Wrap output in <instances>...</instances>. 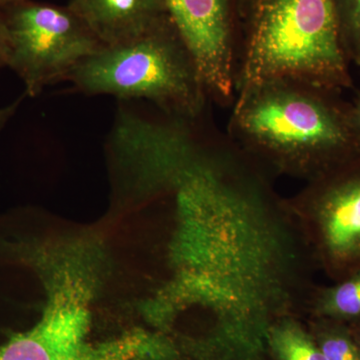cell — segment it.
I'll return each mask as SVG.
<instances>
[{
    "mask_svg": "<svg viewBox=\"0 0 360 360\" xmlns=\"http://www.w3.org/2000/svg\"><path fill=\"white\" fill-rule=\"evenodd\" d=\"M226 134L248 155L317 176L360 153L352 104L341 92L296 80L238 92Z\"/></svg>",
    "mask_w": 360,
    "mask_h": 360,
    "instance_id": "1",
    "label": "cell"
},
{
    "mask_svg": "<svg viewBox=\"0 0 360 360\" xmlns=\"http://www.w3.org/2000/svg\"><path fill=\"white\" fill-rule=\"evenodd\" d=\"M236 92L276 79L354 89L335 0H245Z\"/></svg>",
    "mask_w": 360,
    "mask_h": 360,
    "instance_id": "2",
    "label": "cell"
},
{
    "mask_svg": "<svg viewBox=\"0 0 360 360\" xmlns=\"http://www.w3.org/2000/svg\"><path fill=\"white\" fill-rule=\"evenodd\" d=\"M85 96L144 99L165 115L196 118L210 103L195 61L169 18L139 37L103 45L70 73Z\"/></svg>",
    "mask_w": 360,
    "mask_h": 360,
    "instance_id": "3",
    "label": "cell"
},
{
    "mask_svg": "<svg viewBox=\"0 0 360 360\" xmlns=\"http://www.w3.org/2000/svg\"><path fill=\"white\" fill-rule=\"evenodd\" d=\"M79 283L68 277L49 297L32 328L9 333L0 345V360H174L176 352L167 341L144 331L113 340H90L91 319Z\"/></svg>",
    "mask_w": 360,
    "mask_h": 360,
    "instance_id": "4",
    "label": "cell"
},
{
    "mask_svg": "<svg viewBox=\"0 0 360 360\" xmlns=\"http://www.w3.org/2000/svg\"><path fill=\"white\" fill-rule=\"evenodd\" d=\"M6 66L20 77L28 96L66 82L103 44L70 6L20 0L0 8Z\"/></svg>",
    "mask_w": 360,
    "mask_h": 360,
    "instance_id": "5",
    "label": "cell"
},
{
    "mask_svg": "<svg viewBox=\"0 0 360 360\" xmlns=\"http://www.w3.org/2000/svg\"><path fill=\"white\" fill-rule=\"evenodd\" d=\"M168 18L195 61L210 103L236 101L240 8L236 0H165Z\"/></svg>",
    "mask_w": 360,
    "mask_h": 360,
    "instance_id": "6",
    "label": "cell"
},
{
    "mask_svg": "<svg viewBox=\"0 0 360 360\" xmlns=\"http://www.w3.org/2000/svg\"><path fill=\"white\" fill-rule=\"evenodd\" d=\"M328 250L335 257L360 255V153L317 176L309 194Z\"/></svg>",
    "mask_w": 360,
    "mask_h": 360,
    "instance_id": "7",
    "label": "cell"
},
{
    "mask_svg": "<svg viewBox=\"0 0 360 360\" xmlns=\"http://www.w3.org/2000/svg\"><path fill=\"white\" fill-rule=\"evenodd\" d=\"M68 6L103 45L134 39L168 18L165 0H70Z\"/></svg>",
    "mask_w": 360,
    "mask_h": 360,
    "instance_id": "8",
    "label": "cell"
},
{
    "mask_svg": "<svg viewBox=\"0 0 360 360\" xmlns=\"http://www.w3.org/2000/svg\"><path fill=\"white\" fill-rule=\"evenodd\" d=\"M267 341L277 360H326L315 338L295 323L274 326Z\"/></svg>",
    "mask_w": 360,
    "mask_h": 360,
    "instance_id": "9",
    "label": "cell"
},
{
    "mask_svg": "<svg viewBox=\"0 0 360 360\" xmlns=\"http://www.w3.org/2000/svg\"><path fill=\"white\" fill-rule=\"evenodd\" d=\"M335 6L343 52L360 68V0H335Z\"/></svg>",
    "mask_w": 360,
    "mask_h": 360,
    "instance_id": "10",
    "label": "cell"
},
{
    "mask_svg": "<svg viewBox=\"0 0 360 360\" xmlns=\"http://www.w3.org/2000/svg\"><path fill=\"white\" fill-rule=\"evenodd\" d=\"M314 338L326 360H360L359 341L342 326H323Z\"/></svg>",
    "mask_w": 360,
    "mask_h": 360,
    "instance_id": "11",
    "label": "cell"
},
{
    "mask_svg": "<svg viewBox=\"0 0 360 360\" xmlns=\"http://www.w3.org/2000/svg\"><path fill=\"white\" fill-rule=\"evenodd\" d=\"M323 311L335 319H360V272L329 291Z\"/></svg>",
    "mask_w": 360,
    "mask_h": 360,
    "instance_id": "12",
    "label": "cell"
},
{
    "mask_svg": "<svg viewBox=\"0 0 360 360\" xmlns=\"http://www.w3.org/2000/svg\"><path fill=\"white\" fill-rule=\"evenodd\" d=\"M21 101H22V97H20V98H18V101H14V103L9 104V105L0 108V131L6 127L9 120L15 115L16 111H18V108H20Z\"/></svg>",
    "mask_w": 360,
    "mask_h": 360,
    "instance_id": "13",
    "label": "cell"
},
{
    "mask_svg": "<svg viewBox=\"0 0 360 360\" xmlns=\"http://www.w3.org/2000/svg\"><path fill=\"white\" fill-rule=\"evenodd\" d=\"M350 104H352V117H354L355 127H356L360 137V90L356 92L354 101Z\"/></svg>",
    "mask_w": 360,
    "mask_h": 360,
    "instance_id": "14",
    "label": "cell"
},
{
    "mask_svg": "<svg viewBox=\"0 0 360 360\" xmlns=\"http://www.w3.org/2000/svg\"><path fill=\"white\" fill-rule=\"evenodd\" d=\"M6 35H4V26L0 20V70L6 66Z\"/></svg>",
    "mask_w": 360,
    "mask_h": 360,
    "instance_id": "15",
    "label": "cell"
},
{
    "mask_svg": "<svg viewBox=\"0 0 360 360\" xmlns=\"http://www.w3.org/2000/svg\"><path fill=\"white\" fill-rule=\"evenodd\" d=\"M18 1H20V0H0V8L11 6V4H15Z\"/></svg>",
    "mask_w": 360,
    "mask_h": 360,
    "instance_id": "16",
    "label": "cell"
},
{
    "mask_svg": "<svg viewBox=\"0 0 360 360\" xmlns=\"http://www.w3.org/2000/svg\"><path fill=\"white\" fill-rule=\"evenodd\" d=\"M357 341H359V343L360 345V333H359V338H356Z\"/></svg>",
    "mask_w": 360,
    "mask_h": 360,
    "instance_id": "17",
    "label": "cell"
}]
</instances>
